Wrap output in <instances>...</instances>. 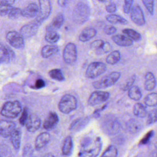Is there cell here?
<instances>
[{"instance_id":"obj_12","label":"cell","mask_w":157,"mask_h":157,"mask_svg":"<svg viewBox=\"0 0 157 157\" xmlns=\"http://www.w3.org/2000/svg\"><path fill=\"white\" fill-rule=\"evenodd\" d=\"M40 24L41 23L36 20L34 21L23 25L21 28L20 33L24 38L31 37L36 34Z\"/></svg>"},{"instance_id":"obj_39","label":"cell","mask_w":157,"mask_h":157,"mask_svg":"<svg viewBox=\"0 0 157 157\" xmlns=\"http://www.w3.org/2000/svg\"><path fill=\"white\" fill-rule=\"evenodd\" d=\"M157 121V107L152 110L148 115L147 120V124H152Z\"/></svg>"},{"instance_id":"obj_45","label":"cell","mask_w":157,"mask_h":157,"mask_svg":"<svg viewBox=\"0 0 157 157\" xmlns=\"http://www.w3.org/2000/svg\"><path fill=\"white\" fill-rule=\"evenodd\" d=\"M33 149L30 144H26L25 146H24L22 153L23 156H31L33 155Z\"/></svg>"},{"instance_id":"obj_25","label":"cell","mask_w":157,"mask_h":157,"mask_svg":"<svg viewBox=\"0 0 157 157\" xmlns=\"http://www.w3.org/2000/svg\"><path fill=\"white\" fill-rule=\"evenodd\" d=\"M156 84V80L155 75L151 72H148L145 74V83L144 86L146 90L147 91H151L153 90Z\"/></svg>"},{"instance_id":"obj_50","label":"cell","mask_w":157,"mask_h":157,"mask_svg":"<svg viewBox=\"0 0 157 157\" xmlns=\"http://www.w3.org/2000/svg\"><path fill=\"white\" fill-rule=\"evenodd\" d=\"M105 10L109 13H113L117 10V6L114 3H110L105 7Z\"/></svg>"},{"instance_id":"obj_29","label":"cell","mask_w":157,"mask_h":157,"mask_svg":"<svg viewBox=\"0 0 157 157\" xmlns=\"http://www.w3.org/2000/svg\"><path fill=\"white\" fill-rule=\"evenodd\" d=\"M121 59L120 52L118 50H114L109 55L107 56L105 61L107 64L110 65H114L117 64Z\"/></svg>"},{"instance_id":"obj_2","label":"cell","mask_w":157,"mask_h":157,"mask_svg":"<svg viewBox=\"0 0 157 157\" xmlns=\"http://www.w3.org/2000/svg\"><path fill=\"white\" fill-rule=\"evenodd\" d=\"M22 107L18 101H7L2 106L1 115L6 118H14L21 113Z\"/></svg>"},{"instance_id":"obj_30","label":"cell","mask_w":157,"mask_h":157,"mask_svg":"<svg viewBox=\"0 0 157 157\" xmlns=\"http://www.w3.org/2000/svg\"><path fill=\"white\" fill-rule=\"evenodd\" d=\"M106 20L110 23L112 24H121L126 25L128 21L120 15L116 14H110L106 17Z\"/></svg>"},{"instance_id":"obj_3","label":"cell","mask_w":157,"mask_h":157,"mask_svg":"<svg viewBox=\"0 0 157 157\" xmlns=\"http://www.w3.org/2000/svg\"><path fill=\"white\" fill-rule=\"evenodd\" d=\"M78 105L77 100L71 94H66L62 96L58 102V109L63 113L68 114L75 110Z\"/></svg>"},{"instance_id":"obj_22","label":"cell","mask_w":157,"mask_h":157,"mask_svg":"<svg viewBox=\"0 0 157 157\" xmlns=\"http://www.w3.org/2000/svg\"><path fill=\"white\" fill-rule=\"evenodd\" d=\"M97 31L93 28H87L83 29L80 34L78 39L79 40L83 42H87L93 38L96 35Z\"/></svg>"},{"instance_id":"obj_7","label":"cell","mask_w":157,"mask_h":157,"mask_svg":"<svg viewBox=\"0 0 157 157\" xmlns=\"http://www.w3.org/2000/svg\"><path fill=\"white\" fill-rule=\"evenodd\" d=\"M107 69L105 64L102 62H93L90 63L86 70L85 75L88 78H95L104 74Z\"/></svg>"},{"instance_id":"obj_6","label":"cell","mask_w":157,"mask_h":157,"mask_svg":"<svg viewBox=\"0 0 157 157\" xmlns=\"http://www.w3.org/2000/svg\"><path fill=\"white\" fill-rule=\"evenodd\" d=\"M101 127L106 134L113 135L118 131L120 123L118 120L113 116L106 115L101 121Z\"/></svg>"},{"instance_id":"obj_9","label":"cell","mask_w":157,"mask_h":157,"mask_svg":"<svg viewBox=\"0 0 157 157\" xmlns=\"http://www.w3.org/2000/svg\"><path fill=\"white\" fill-rule=\"evenodd\" d=\"M39 11L36 20L42 23L50 16L52 12V4L50 0H39Z\"/></svg>"},{"instance_id":"obj_13","label":"cell","mask_w":157,"mask_h":157,"mask_svg":"<svg viewBox=\"0 0 157 157\" xmlns=\"http://www.w3.org/2000/svg\"><path fill=\"white\" fill-rule=\"evenodd\" d=\"M16 128L13 121L5 120H1L0 121V134L4 138L10 137Z\"/></svg>"},{"instance_id":"obj_20","label":"cell","mask_w":157,"mask_h":157,"mask_svg":"<svg viewBox=\"0 0 157 157\" xmlns=\"http://www.w3.org/2000/svg\"><path fill=\"white\" fill-rule=\"evenodd\" d=\"M64 21V16L63 13H60L56 15L52 20L51 23L47 26L46 31L53 30L56 31L59 29L63 25Z\"/></svg>"},{"instance_id":"obj_31","label":"cell","mask_w":157,"mask_h":157,"mask_svg":"<svg viewBox=\"0 0 157 157\" xmlns=\"http://www.w3.org/2000/svg\"><path fill=\"white\" fill-rule=\"evenodd\" d=\"M128 96L134 101H139L142 98V93L137 86H132L128 90Z\"/></svg>"},{"instance_id":"obj_41","label":"cell","mask_w":157,"mask_h":157,"mask_svg":"<svg viewBox=\"0 0 157 157\" xmlns=\"http://www.w3.org/2000/svg\"><path fill=\"white\" fill-rule=\"evenodd\" d=\"M104 43H105V42L103 40H101V39L96 40L91 43L90 48L93 49V50L102 51V48Z\"/></svg>"},{"instance_id":"obj_42","label":"cell","mask_w":157,"mask_h":157,"mask_svg":"<svg viewBox=\"0 0 157 157\" xmlns=\"http://www.w3.org/2000/svg\"><path fill=\"white\" fill-rule=\"evenodd\" d=\"M29 111H28V109L27 107H25L22 112H21V114L20 117V118H19V122L20 123L21 125L22 126H25V123L28 118V116H29Z\"/></svg>"},{"instance_id":"obj_24","label":"cell","mask_w":157,"mask_h":157,"mask_svg":"<svg viewBox=\"0 0 157 157\" xmlns=\"http://www.w3.org/2000/svg\"><path fill=\"white\" fill-rule=\"evenodd\" d=\"M59 48L57 46L54 45H47L42 47L41 50V55L43 58H48L57 53Z\"/></svg>"},{"instance_id":"obj_43","label":"cell","mask_w":157,"mask_h":157,"mask_svg":"<svg viewBox=\"0 0 157 157\" xmlns=\"http://www.w3.org/2000/svg\"><path fill=\"white\" fill-rule=\"evenodd\" d=\"M134 0H124L123 5V12L125 13H129L132 9Z\"/></svg>"},{"instance_id":"obj_27","label":"cell","mask_w":157,"mask_h":157,"mask_svg":"<svg viewBox=\"0 0 157 157\" xmlns=\"http://www.w3.org/2000/svg\"><path fill=\"white\" fill-rule=\"evenodd\" d=\"M88 122L89 119L88 117L78 118L72 122L70 126L69 129L72 131H79L81 129L84 128V127L88 123Z\"/></svg>"},{"instance_id":"obj_37","label":"cell","mask_w":157,"mask_h":157,"mask_svg":"<svg viewBox=\"0 0 157 157\" xmlns=\"http://www.w3.org/2000/svg\"><path fill=\"white\" fill-rule=\"evenodd\" d=\"M7 15L9 18L11 20L17 19L20 16H22V10L18 7H12Z\"/></svg>"},{"instance_id":"obj_17","label":"cell","mask_w":157,"mask_h":157,"mask_svg":"<svg viewBox=\"0 0 157 157\" xmlns=\"http://www.w3.org/2000/svg\"><path fill=\"white\" fill-rule=\"evenodd\" d=\"M58 121L59 117L57 113L54 112H50L43 123V128L46 130H51L56 126Z\"/></svg>"},{"instance_id":"obj_40","label":"cell","mask_w":157,"mask_h":157,"mask_svg":"<svg viewBox=\"0 0 157 157\" xmlns=\"http://www.w3.org/2000/svg\"><path fill=\"white\" fill-rule=\"evenodd\" d=\"M142 1L148 13L153 15L154 12V0H142Z\"/></svg>"},{"instance_id":"obj_35","label":"cell","mask_w":157,"mask_h":157,"mask_svg":"<svg viewBox=\"0 0 157 157\" xmlns=\"http://www.w3.org/2000/svg\"><path fill=\"white\" fill-rule=\"evenodd\" d=\"M122 32L133 40L138 41L141 39V35L140 34V33H139L138 32H137L136 31L132 29L126 28V29H124L122 31Z\"/></svg>"},{"instance_id":"obj_44","label":"cell","mask_w":157,"mask_h":157,"mask_svg":"<svg viewBox=\"0 0 157 157\" xmlns=\"http://www.w3.org/2000/svg\"><path fill=\"white\" fill-rule=\"evenodd\" d=\"M12 7V6L6 5L3 4H1L0 6V14L1 16H5L9 14L10 11L11 10Z\"/></svg>"},{"instance_id":"obj_51","label":"cell","mask_w":157,"mask_h":157,"mask_svg":"<svg viewBox=\"0 0 157 157\" xmlns=\"http://www.w3.org/2000/svg\"><path fill=\"white\" fill-rule=\"evenodd\" d=\"M112 50V46L109 42H105L102 48V52L104 53H108Z\"/></svg>"},{"instance_id":"obj_48","label":"cell","mask_w":157,"mask_h":157,"mask_svg":"<svg viewBox=\"0 0 157 157\" xmlns=\"http://www.w3.org/2000/svg\"><path fill=\"white\" fill-rule=\"evenodd\" d=\"M104 33L107 35H112L116 33L117 28L113 26H107L104 29Z\"/></svg>"},{"instance_id":"obj_49","label":"cell","mask_w":157,"mask_h":157,"mask_svg":"<svg viewBox=\"0 0 157 157\" xmlns=\"http://www.w3.org/2000/svg\"><path fill=\"white\" fill-rule=\"evenodd\" d=\"M45 85V82L44 80H42V78H38L37 80H36L34 85L32 87L35 89H40V88L44 87Z\"/></svg>"},{"instance_id":"obj_14","label":"cell","mask_w":157,"mask_h":157,"mask_svg":"<svg viewBox=\"0 0 157 157\" xmlns=\"http://www.w3.org/2000/svg\"><path fill=\"white\" fill-rule=\"evenodd\" d=\"M40 124L41 120L40 118L36 114L31 113L29 115L25 126L28 131L34 132L39 129Z\"/></svg>"},{"instance_id":"obj_21","label":"cell","mask_w":157,"mask_h":157,"mask_svg":"<svg viewBox=\"0 0 157 157\" xmlns=\"http://www.w3.org/2000/svg\"><path fill=\"white\" fill-rule=\"evenodd\" d=\"M112 40L118 45L121 47H128L132 45L133 40H132L128 36L123 34H116L112 37Z\"/></svg>"},{"instance_id":"obj_53","label":"cell","mask_w":157,"mask_h":157,"mask_svg":"<svg viewBox=\"0 0 157 157\" xmlns=\"http://www.w3.org/2000/svg\"><path fill=\"white\" fill-rule=\"evenodd\" d=\"M15 0H1V4L12 6L15 2Z\"/></svg>"},{"instance_id":"obj_23","label":"cell","mask_w":157,"mask_h":157,"mask_svg":"<svg viewBox=\"0 0 157 157\" xmlns=\"http://www.w3.org/2000/svg\"><path fill=\"white\" fill-rule=\"evenodd\" d=\"M73 150V140L71 136H68L63 141L61 151L64 156H70Z\"/></svg>"},{"instance_id":"obj_28","label":"cell","mask_w":157,"mask_h":157,"mask_svg":"<svg viewBox=\"0 0 157 157\" xmlns=\"http://www.w3.org/2000/svg\"><path fill=\"white\" fill-rule=\"evenodd\" d=\"M59 39L60 36L56 31H46V33L45 35V40L47 42L50 44H55L59 40Z\"/></svg>"},{"instance_id":"obj_8","label":"cell","mask_w":157,"mask_h":157,"mask_svg":"<svg viewBox=\"0 0 157 157\" xmlns=\"http://www.w3.org/2000/svg\"><path fill=\"white\" fill-rule=\"evenodd\" d=\"M63 60L69 65L74 64L77 58V48L75 44L69 42L64 47L63 53Z\"/></svg>"},{"instance_id":"obj_55","label":"cell","mask_w":157,"mask_h":157,"mask_svg":"<svg viewBox=\"0 0 157 157\" xmlns=\"http://www.w3.org/2000/svg\"><path fill=\"white\" fill-rule=\"evenodd\" d=\"M98 1H101V2H107V1H110V0H98Z\"/></svg>"},{"instance_id":"obj_5","label":"cell","mask_w":157,"mask_h":157,"mask_svg":"<svg viewBox=\"0 0 157 157\" xmlns=\"http://www.w3.org/2000/svg\"><path fill=\"white\" fill-rule=\"evenodd\" d=\"M120 75L121 74L119 72H112L101 79L94 82L93 86L96 89H104L112 86L119 80Z\"/></svg>"},{"instance_id":"obj_19","label":"cell","mask_w":157,"mask_h":157,"mask_svg":"<svg viewBox=\"0 0 157 157\" xmlns=\"http://www.w3.org/2000/svg\"><path fill=\"white\" fill-rule=\"evenodd\" d=\"M50 140V135L47 132L39 134L35 140V148L36 150H40L46 146Z\"/></svg>"},{"instance_id":"obj_46","label":"cell","mask_w":157,"mask_h":157,"mask_svg":"<svg viewBox=\"0 0 157 157\" xmlns=\"http://www.w3.org/2000/svg\"><path fill=\"white\" fill-rule=\"evenodd\" d=\"M128 128L132 132H137L140 129V125L136 120H131L129 122Z\"/></svg>"},{"instance_id":"obj_47","label":"cell","mask_w":157,"mask_h":157,"mask_svg":"<svg viewBox=\"0 0 157 157\" xmlns=\"http://www.w3.org/2000/svg\"><path fill=\"white\" fill-rule=\"evenodd\" d=\"M153 133V131H151L150 132H148L142 139L139 142V144L140 145H144V144H146L148 142V141L150 140V138L152 137Z\"/></svg>"},{"instance_id":"obj_54","label":"cell","mask_w":157,"mask_h":157,"mask_svg":"<svg viewBox=\"0 0 157 157\" xmlns=\"http://www.w3.org/2000/svg\"><path fill=\"white\" fill-rule=\"evenodd\" d=\"M68 0H58V4L61 7H65L67 3Z\"/></svg>"},{"instance_id":"obj_4","label":"cell","mask_w":157,"mask_h":157,"mask_svg":"<svg viewBox=\"0 0 157 157\" xmlns=\"http://www.w3.org/2000/svg\"><path fill=\"white\" fill-rule=\"evenodd\" d=\"M90 15V9L86 4L80 2L77 4L72 13L74 21L77 24H82L86 21Z\"/></svg>"},{"instance_id":"obj_56","label":"cell","mask_w":157,"mask_h":157,"mask_svg":"<svg viewBox=\"0 0 157 157\" xmlns=\"http://www.w3.org/2000/svg\"><path fill=\"white\" fill-rule=\"evenodd\" d=\"M155 147H156V148H157V142L156 143V144H155Z\"/></svg>"},{"instance_id":"obj_15","label":"cell","mask_w":157,"mask_h":157,"mask_svg":"<svg viewBox=\"0 0 157 157\" xmlns=\"http://www.w3.org/2000/svg\"><path fill=\"white\" fill-rule=\"evenodd\" d=\"M131 20L138 26H143L145 24V19L143 11L138 5L132 7L131 11Z\"/></svg>"},{"instance_id":"obj_38","label":"cell","mask_w":157,"mask_h":157,"mask_svg":"<svg viewBox=\"0 0 157 157\" xmlns=\"http://www.w3.org/2000/svg\"><path fill=\"white\" fill-rule=\"evenodd\" d=\"M135 80H136V75H132V76L129 77L126 80V82L123 83V85L121 86V90H123V91L129 90L130 88L133 86V83H134Z\"/></svg>"},{"instance_id":"obj_36","label":"cell","mask_w":157,"mask_h":157,"mask_svg":"<svg viewBox=\"0 0 157 157\" xmlns=\"http://www.w3.org/2000/svg\"><path fill=\"white\" fill-rule=\"evenodd\" d=\"M118 155V150L113 145H109L102 154V156L115 157Z\"/></svg>"},{"instance_id":"obj_26","label":"cell","mask_w":157,"mask_h":157,"mask_svg":"<svg viewBox=\"0 0 157 157\" xmlns=\"http://www.w3.org/2000/svg\"><path fill=\"white\" fill-rule=\"evenodd\" d=\"M10 137L12 145H13V148H15V150H18L20 147L21 138V133L20 130L16 128L15 130L10 135Z\"/></svg>"},{"instance_id":"obj_32","label":"cell","mask_w":157,"mask_h":157,"mask_svg":"<svg viewBox=\"0 0 157 157\" xmlns=\"http://www.w3.org/2000/svg\"><path fill=\"white\" fill-rule=\"evenodd\" d=\"M133 113L135 116L139 118H144L147 114L145 107L140 103H137L134 105L133 108Z\"/></svg>"},{"instance_id":"obj_10","label":"cell","mask_w":157,"mask_h":157,"mask_svg":"<svg viewBox=\"0 0 157 157\" xmlns=\"http://www.w3.org/2000/svg\"><path fill=\"white\" fill-rule=\"evenodd\" d=\"M6 40L9 44L15 48H21L25 46V40L23 36L15 31H11L7 33Z\"/></svg>"},{"instance_id":"obj_52","label":"cell","mask_w":157,"mask_h":157,"mask_svg":"<svg viewBox=\"0 0 157 157\" xmlns=\"http://www.w3.org/2000/svg\"><path fill=\"white\" fill-rule=\"evenodd\" d=\"M106 106H107V105H104V106H102V107H101V109H96V110L94 112V113H93V115H94V117H96V118L98 117L99 116L100 112H101L102 110H103L106 107Z\"/></svg>"},{"instance_id":"obj_34","label":"cell","mask_w":157,"mask_h":157,"mask_svg":"<svg viewBox=\"0 0 157 157\" xmlns=\"http://www.w3.org/2000/svg\"><path fill=\"white\" fill-rule=\"evenodd\" d=\"M146 105L149 107H154L157 105V93H151L148 94L144 99Z\"/></svg>"},{"instance_id":"obj_33","label":"cell","mask_w":157,"mask_h":157,"mask_svg":"<svg viewBox=\"0 0 157 157\" xmlns=\"http://www.w3.org/2000/svg\"><path fill=\"white\" fill-rule=\"evenodd\" d=\"M48 75L50 77L55 80L59 82H62L64 80V76L59 69H53L48 72Z\"/></svg>"},{"instance_id":"obj_16","label":"cell","mask_w":157,"mask_h":157,"mask_svg":"<svg viewBox=\"0 0 157 157\" xmlns=\"http://www.w3.org/2000/svg\"><path fill=\"white\" fill-rule=\"evenodd\" d=\"M15 57L14 52L8 46L1 44L0 47V60L1 63H9Z\"/></svg>"},{"instance_id":"obj_1","label":"cell","mask_w":157,"mask_h":157,"mask_svg":"<svg viewBox=\"0 0 157 157\" xmlns=\"http://www.w3.org/2000/svg\"><path fill=\"white\" fill-rule=\"evenodd\" d=\"M102 140L99 137H86L83 138L78 156L95 157L99 155L102 149Z\"/></svg>"},{"instance_id":"obj_11","label":"cell","mask_w":157,"mask_h":157,"mask_svg":"<svg viewBox=\"0 0 157 157\" xmlns=\"http://www.w3.org/2000/svg\"><path fill=\"white\" fill-rule=\"evenodd\" d=\"M110 97V93L107 91H96L93 92L88 99V104L90 106H95L107 101Z\"/></svg>"},{"instance_id":"obj_18","label":"cell","mask_w":157,"mask_h":157,"mask_svg":"<svg viewBox=\"0 0 157 157\" xmlns=\"http://www.w3.org/2000/svg\"><path fill=\"white\" fill-rule=\"evenodd\" d=\"M39 7L34 2L29 4L22 10V16L26 18L36 17L39 13Z\"/></svg>"}]
</instances>
